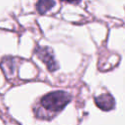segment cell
I'll return each instance as SVG.
<instances>
[{
    "instance_id": "obj_1",
    "label": "cell",
    "mask_w": 125,
    "mask_h": 125,
    "mask_svg": "<svg viewBox=\"0 0 125 125\" xmlns=\"http://www.w3.org/2000/svg\"><path fill=\"white\" fill-rule=\"evenodd\" d=\"M71 97L64 91H54L44 95L37 105L34 112L37 118L50 120L60 113L70 102Z\"/></svg>"
},
{
    "instance_id": "obj_2",
    "label": "cell",
    "mask_w": 125,
    "mask_h": 125,
    "mask_svg": "<svg viewBox=\"0 0 125 125\" xmlns=\"http://www.w3.org/2000/svg\"><path fill=\"white\" fill-rule=\"evenodd\" d=\"M35 54L41 60L49 71H55L59 68V64L55 60L54 52L49 47H37L35 49Z\"/></svg>"
},
{
    "instance_id": "obj_3",
    "label": "cell",
    "mask_w": 125,
    "mask_h": 125,
    "mask_svg": "<svg viewBox=\"0 0 125 125\" xmlns=\"http://www.w3.org/2000/svg\"><path fill=\"white\" fill-rule=\"evenodd\" d=\"M95 104L102 110L108 111V110H111L112 108H114L115 101H114V98L110 94L104 93V94H102L95 98Z\"/></svg>"
},
{
    "instance_id": "obj_4",
    "label": "cell",
    "mask_w": 125,
    "mask_h": 125,
    "mask_svg": "<svg viewBox=\"0 0 125 125\" xmlns=\"http://www.w3.org/2000/svg\"><path fill=\"white\" fill-rule=\"evenodd\" d=\"M54 6L55 0H38L36 3V10L40 15H44Z\"/></svg>"
},
{
    "instance_id": "obj_5",
    "label": "cell",
    "mask_w": 125,
    "mask_h": 125,
    "mask_svg": "<svg viewBox=\"0 0 125 125\" xmlns=\"http://www.w3.org/2000/svg\"><path fill=\"white\" fill-rule=\"evenodd\" d=\"M65 2H68V3H79L81 0H64Z\"/></svg>"
}]
</instances>
